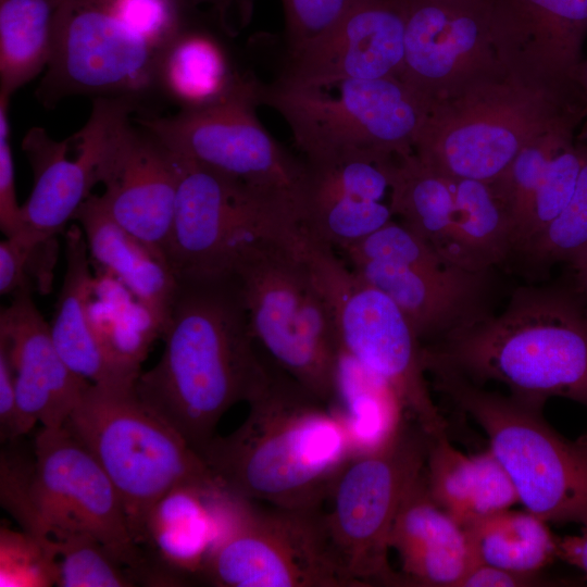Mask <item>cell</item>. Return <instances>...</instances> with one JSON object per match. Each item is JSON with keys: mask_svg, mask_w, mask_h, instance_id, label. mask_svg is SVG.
Wrapping results in <instances>:
<instances>
[{"mask_svg": "<svg viewBox=\"0 0 587 587\" xmlns=\"http://www.w3.org/2000/svg\"><path fill=\"white\" fill-rule=\"evenodd\" d=\"M161 337L163 353L135 390L198 453L222 416L263 386L271 363L257 352L232 272L176 276Z\"/></svg>", "mask_w": 587, "mask_h": 587, "instance_id": "cell-1", "label": "cell"}, {"mask_svg": "<svg viewBox=\"0 0 587 587\" xmlns=\"http://www.w3.org/2000/svg\"><path fill=\"white\" fill-rule=\"evenodd\" d=\"M247 403L245 421L226 436L215 435L198 454L237 498L321 510L357 453L341 413L272 363L265 383Z\"/></svg>", "mask_w": 587, "mask_h": 587, "instance_id": "cell-2", "label": "cell"}, {"mask_svg": "<svg viewBox=\"0 0 587 587\" xmlns=\"http://www.w3.org/2000/svg\"><path fill=\"white\" fill-rule=\"evenodd\" d=\"M423 350L470 380H494L544 409L551 397L587 408V312L555 288H517L505 309L488 314Z\"/></svg>", "mask_w": 587, "mask_h": 587, "instance_id": "cell-3", "label": "cell"}, {"mask_svg": "<svg viewBox=\"0 0 587 587\" xmlns=\"http://www.w3.org/2000/svg\"><path fill=\"white\" fill-rule=\"evenodd\" d=\"M585 118L578 89L533 86L504 71L432 104L413 151L446 176L492 183L527 143Z\"/></svg>", "mask_w": 587, "mask_h": 587, "instance_id": "cell-4", "label": "cell"}, {"mask_svg": "<svg viewBox=\"0 0 587 587\" xmlns=\"http://www.w3.org/2000/svg\"><path fill=\"white\" fill-rule=\"evenodd\" d=\"M252 336L268 361L323 402L337 398L340 347L328 303L296 240L262 239L235 258Z\"/></svg>", "mask_w": 587, "mask_h": 587, "instance_id": "cell-5", "label": "cell"}, {"mask_svg": "<svg viewBox=\"0 0 587 587\" xmlns=\"http://www.w3.org/2000/svg\"><path fill=\"white\" fill-rule=\"evenodd\" d=\"M422 359L435 390L486 433L519 503L547 523L587 527V446L554 430L542 409L488 391L425 351Z\"/></svg>", "mask_w": 587, "mask_h": 587, "instance_id": "cell-6", "label": "cell"}, {"mask_svg": "<svg viewBox=\"0 0 587 587\" xmlns=\"http://www.w3.org/2000/svg\"><path fill=\"white\" fill-rule=\"evenodd\" d=\"M64 426L111 479L140 547L149 513L166 492L186 484L221 485L185 438L139 399L135 386L90 384Z\"/></svg>", "mask_w": 587, "mask_h": 587, "instance_id": "cell-7", "label": "cell"}, {"mask_svg": "<svg viewBox=\"0 0 587 587\" xmlns=\"http://www.w3.org/2000/svg\"><path fill=\"white\" fill-rule=\"evenodd\" d=\"M260 104L276 110L308 163L413 151L428 110L399 77L296 86L261 85Z\"/></svg>", "mask_w": 587, "mask_h": 587, "instance_id": "cell-8", "label": "cell"}, {"mask_svg": "<svg viewBox=\"0 0 587 587\" xmlns=\"http://www.w3.org/2000/svg\"><path fill=\"white\" fill-rule=\"evenodd\" d=\"M302 241L330 309L340 352L386 383L405 415L428 436L447 433V423L429 391L423 344L403 311L338 259L334 249L307 235Z\"/></svg>", "mask_w": 587, "mask_h": 587, "instance_id": "cell-9", "label": "cell"}, {"mask_svg": "<svg viewBox=\"0 0 587 587\" xmlns=\"http://www.w3.org/2000/svg\"><path fill=\"white\" fill-rule=\"evenodd\" d=\"M429 437L405 416L384 445L352 455L330 489L324 523L358 587H404L388 560L389 537L407 491L424 470Z\"/></svg>", "mask_w": 587, "mask_h": 587, "instance_id": "cell-10", "label": "cell"}, {"mask_svg": "<svg viewBox=\"0 0 587 587\" xmlns=\"http://www.w3.org/2000/svg\"><path fill=\"white\" fill-rule=\"evenodd\" d=\"M177 159L180 175L165 250L175 276L228 273L246 245L301 236L294 203Z\"/></svg>", "mask_w": 587, "mask_h": 587, "instance_id": "cell-11", "label": "cell"}, {"mask_svg": "<svg viewBox=\"0 0 587 587\" xmlns=\"http://www.w3.org/2000/svg\"><path fill=\"white\" fill-rule=\"evenodd\" d=\"M139 108L124 99L95 98L80 133L96 154L100 200L126 230L166 262L180 166L175 153L149 128L133 125Z\"/></svg>", "mask_w": 587, "mask_h": 587, "instance_id": "cell-12", "label": "cell"}, {"mask_svg": "<svg viewBox=\"0 0 587 587\" xmlns=\"http://www.w3.org/2000/svg\"><path fill=\"white\" fill-rule=\"evenodd\" d=\"M34 454L29 489L38 523L33 536L55 553L57 544L72 535L92 537L141 583L149 560L135 542L122 500L93 454L65 426L41 427Z\"/></svg>", "mask_w": 587, "mask_h": 587, "instance_id": "cell-13", "label": "cell"}, {"mask_svg": "<svg viewBox=\"0 0 587 587\" xmlns=\"http://www.w3.org/2000/svg\"><path fill=\"white\" fill-rule=\"evenodd\" d=\"M199 579L218 587H358L327 533L323 510L247 502Z\"/></svg>", "mask_w": 587, "mask_h": 587, "instance_id": "cell-14", "label": "cell"}, {"mask_svg": "<svg viewBox=\"0 0 587 587\" xmlns=\"http://www.w3.org/2000/svg\"><path fill=\"white\" fill-rule=\"evenodd\" d=\"M261 85L215 105L135 121L178 158L289 201L300 212L305 164L290 155L258 118Z\"/></svg>", "mask_w": 587, "mask_h": 587, "instance_id": "cell-15", "label": "cell"}, {"mask_svg": "<svg viewBox=\"0 0 587 587\" xmlns=\"http://www.w3.org/2000/svg\"><path fill=\"white\" fill-rule=\"evenodd\" d=\"M158 51L107 11L86 9L54 26L53 47L35 97L53 109L68 97L124 99L140 116L164 103L155 82Z\"/></svg>", "mask_w": 587, "mask_h": 587, "instance_id": "cell-16", "label": "cell"}, {"mask_svg": "<svg viewBox=\"0 0 587 587\" xmlns=\"http://www.w3.org/2000/svg\"><path fill=\"white\" fill-rule=\"evenodd\" d=\"M403 61L399 78L428 108L505 70L491 38L487 0H401Z\"/></svg>", "mask_w": 587, "mask_h": 587, "instance_id": "cell-17", "label": "cell"}, {"mask_svg": "<svg viewBox=\"0 0 587 587\" xmlns=\"http://www.w3.org/2000/svg\"><path fill=\"white\" fill-rule=\"evenodd\" d=\"M503 68L521 82L577 89L574 74L587 35V0H487Z\"/></svg>", "mask_w": 587, "mask_h": 587, "instance_id": "cell-18", "label": "cell"}, {"mask_svg": "<svg viewBox=\"0 0 587 587\" xmlns=\"http://www.w3.org/2000/svg\"><path fill=\"white\" fill-rule=\"evenodd\" d=\"M403 38L401 0H357L328 30L286 55L276 80L311 86L399 77Z\"/></svg>", "mask_w": 587, "mask_h": 587, "instance_id": "cell-19", "label": "cell"}, {"mask_svg": "<svg viewBox=\"0 0 587 587\" xmlns=\"http://www.w3.org/2000/svg\"><path fill=\"white\" fill-rule=\"evenodd\" d=\"M0 349L14 372L18 437L37 423L63 427L91 383L65 363L30 291L14 294L1 309Z\"/></svg>", "mask_w": 587, "mask_h": 587, "instance_id": "cell-20", "label": "cell"}, {"mask_svg": "<svg viewBox=\"0 0 587 587\" xmlns=\"http://www.w3.org/2000/svg\"><path fill=\"white\" fill-rule=\"evenodd\" d=\"M348 265L396 302L422 344L489 314L486 292L490 271H471L446 257L411 264L362 260Z\"/></svg>", "mask_w": 587, "mask_h": 587, "instance_id": "cell-21", "label": "cell"}, {"mask_svg": "<svg viewBox=\"0 0 587 587\" xmlns=\"http://www.w3.org/2000/svg\"><path fill=\"white\" fill-rule=\"evenodd\" d=\"M245 502L221 485L186 484L166 492L149 513L141 546L160 585L199 577Z\"/></svg>", "mask_w": 587, "mask_h": 587, "instance_id": "cell-22", "label": "cell"}, {"mask_svg": "<svg viewBox=\"0 0 587 587\" xmlns=\"http://www.w3.org/2000/svg\"><path fill=\"white\" fill-rule=\"evenodd\" d=\"M389 548L399 557L404 586L459 587L476 564L465 528L432 498L425 466L400 504Z\"/></svg>", "mask_w": 587, "mask_h": 587, "instance_id": "cell-23", "label": "cell"}, {"mask_svg": "<svg viewBox=\"0 0 587 587\" xmlns=\"http://www.w3.org/2000/svg\"><path fill=\"white\" fill-rule=\"evenodd\" d=\"M22 149L34 184L22 205L20 232L37 238L57 237L97 184L95 150L79 132L58 141L41 127L26 133Z\"/></svg>", "mask_w": 587, "mask_h": 587, "instance_id": "cell-24", "label": "cell"}, {"mask_svg": "<svg viewBox=\"0 0 587 587\" xmlns=\"http://www.w3.org/2000/svg\"><path fill=\"white\" fill-rule=\"evenodd\" d=\"M64 239L65 272L50 323L55 347L68 367L91 384L135 386L137 378L113 360L92 329L89 300L95 277L80 226L70 225Z\"/></svg>", "mask_w": 587, "mask_h": 587, "instance_id": "cell-25", "label": "cell"}, {"mask_svg": "<svg viewBox=\"0 0 587 587\" xmlns=\"http://www.w3.org/2000/svg\"><path fill=\"white\" fill-rule=\"evenodd\" d=\"M74 220L84 233L90 260L132 292L162 333L176 288L168 263L120 225L98 195L83 202Z\"/></svg>", "mask_w": 587, "mask_h": 587, "instance_id": "cell-26", "label": "cell"}, {"mask_svg": "<svg viewBox=\"0 0 587 587\" xmlns=\"http://www.w3.org/2000/svg\"><path fill=\"white\" fill-rule=\"evenodd\" d=\"M155 82L162 101L179 110L222 103L260 83L239 68L221 38L187 28L158 51Z\"/></svg>", "mask_w": 587, "mask_h": 587, "instance_id": "cell-27", "label": "cell"}, {"mask_svg": "<svg viewBox=\"0 0 587 587\" xmlns=\"http://www.w3.org/2000/svg\"><path fill=\"white\" fill-rule=\"evenodd\" d=\"M425 477L434 501L463 527L519 503L492 452L464 453L450 442L448 433L429 437Z\"/></svg>", "mask_w": 587, "mask_h": 587, "instance_id": "cell-28", "label": "cell"}, {"mask_svg": "<svg viewBox=\"0 0 587 587\" xmlns=\"http://www.w3.org/2000/svg\"><path fill=\"white\" fill-rule=\"evenodd\" d=\"M453 178L454 212L441 253L471 271H490L514 250L512 215L492 183Z\"/></svg>", "mask_w": 587, "mask_h": 587, "instance_id": "cell-29", "label": "cell"}, {"mask_svg": "<svg viewBox=\"0 0 587 587\" xmlns=\"http://www.w3.org/2000/svg\"><path fill=\"white\" fill-rule=\"evenodd\" d=\"M388 203L394 216L441 253L454 212L452 177L425 164L414 151L396 155L390 165Z\"/></svg>", "mask_w": 587, "mask_h": 587, "instance_id": "cell-30", "label": "cell"}, {"mask_svg": "<svg viewBox=\"0 0 587 587\" xmlns=\"http://www.w3.org/2000/svg\"><path fill=\"white\" fill-rule=\"evenodd\" d=\"M464 528L476 564L538 572L558 558V537L546 521L527 510L507 509Z\"/></svg>", "mask_w": 587, "mask_h": 587, "instance_id": "cell-31", "label": "cell"}, {"mask_svg": "<svg viewBox=\"0 0 587 587\" xmlns=\"http://www.w3.org/2000/svg\"><path fill=\"white\" fill-rule=\"evenodd\" d=\"M49 0H2L0 95H12L49 63L54 37Z\"/></svg>", "mask_w": 587, "mask_h": 587, "instance_id": "cell-32", "label": "cell"}, {"mask_svg": "<svg viewBox=\"0 0 587 587\" xmlns=\"http://www.w3.org/2000/svg\"><path fill=\"white\" fill-rule=\"evenodd\" d=\"M394 217L389 203L304 189L301 230L332 249L345 250Z\"/></svg>", "mask_w": 587, "mask_h": 587, "instance_id": "cell-33", "label": "cell"}, {"mask_svg": "<svg viewBox=\"0 0 587 587\" xmlns=\"http://www.w3.org/2000/svg\"><path fill=\"white\" fill-rule=\"evenodd\" d=\"M587 155V139L576 136L551 160L527 207L515 223L514 250L521 251L567 205Z\"/></svg>", "mask_w": 587, "mask_h": 587, "instance_id": "cell-34", "label": "cell"}, {"mask_svg": "<svg viewBox=\"0 0 587 587\" xmlns=\"http://www.w3.org/2000/svg\"><path fill=\"white\" fill-rule=\"evenodd\" d=\"M519 252L538 266L566 262L574 267L587 257V155L567 205Z\"/></svg>", "mask_w": 587, "mask_h": 587, "instance_id": "cell-35", "label": "cell"}, {"mask_svg": "<svg viewBox=\"0 0 587 587\" xmlns=\"http://www.w3.org/2000/svg\"><path fill=\"white\" fill-rule=\"evenodd\" d=\"M392 159L358 155L321 163L304 161V189L382 201L390 189Z\"/></svg>", "mask_w": 587, "mask_h": 587, "instance_id": "cell-36", "label": "cell"}, {"mask_svg": "<svg viewBox=\"0 0 587 587\" xmlns=\"http://www.w3.org/2000/svg\"><path fill=\"white\" fill-rule=\"evenodd\" d=\"M578 126L579 124L564 125L534 139L519 152L504 174L492 182L512 215L514 228L551 160L559 150L575 139Z\"/></svg>", "mask_w": 587, "mask_h": 587, "instance_id": "cell-37", "label": "cell"}, {"mask_svg": "<svg viewBox=\"0 0 587 587\" xmlns=\"http://www.w3.org/2000/svg\"><path fill=\"white\" fill-rule=\"evenodd\" d=\"M58 239L34 238L23 233L0 242V292L49 294L58 261Z\"/></svg>", "mask_w": 587, "mask_h": 587, "instance_id": "cell-38", "label": "cell"}, {"mask_svg": "<svg viewBox=\"0 0 587 587\" xmlns=\"http://www.w3.org/2000/svg\"><path fill=\"white\" fill-rule=\"evenodd\" d=\"M60 587H129L137 585L133 573L96 539L76 535L58 548Z\"/></svg>", "mask_w": 587, "mask_h": 587, "instance_id": "cell-39", "label": "cell"}, {"mask_svg": "<svg viewBox=\"0 0 587 587\" xmlns=\"http://www.w3.org/2000/svg\"><path fill=\"white\" fill-rule=\"evenodd\" d=\"M59 559L25 530L0 529V586L50 587L57 585Z\"/></svg>", "mask_w": 587, "mask_h": 587, "instance_id": "cell-40", "label": "cell"}, {"mask_svg": "<svg viewBox=\"0 0 587 587\" xmlns=\"http://www.w3.org/2000/svg\"><path fill=\"white\" fill-rule=\"evenodd\" d=\"M357 0H282L286 55L328 30Z\"/></svg>", "mask_w": 587, "mask_h": 587, "instance_id": "cell-41", "label": "cell"}, {"mask_svg": "<svg viewBox=\"0 0 587 587\" xmlns=\"http://www.w3.org/2000/svg\"><path fill=\"white\" fill-rule=\"evenodd\" d=\"M109 13L143 37L157 51L184 29L177 24L168 0H113Z\"/></svg>", "mask_w": 587, "mask_h": 587, "instance_id": "cell-42", "label": "cell"}, {"mask_svg": "<svg viewBox=\"0 0 587 587\" xmlns=\"http://www.w3.org/2000/svg\"><path fill=\"white\" fill-rule=\"evenodd\" d=\"M10 98L0 95V227L12 237L22 227V207L15 192L14 162L10 147Z\"/></svg>", "mask_w": 587, "mask_h": 587, "instance_id": "cell-43", "label": "cell"}, {"mask_svg": "<svg viewBox=\"0 0 587 587\" xmlns=\"http://www.w3.org/2000/svg\"><path fill=\"white\" fill-rule=\"evenodd\" d=\"M550 585H557V580L545 577L541 571L516 572L475 564L463 577L459 587H539Z\"/></svg>", "mask_w": 587, "mask_h": 587, "instance_id": "cell-44", "label": "cell"}, {"mask_svg": "<svg viewBox=\"0 0 587 587\" xmlns=\"http://www.w3.org/2000/svg\"><path fill=\"white\" fill-rule=\"evenodd\" d=\"M0 435L1 440H15L17 434V404L14 372L0 349Z\"/></svg>", "mask_w": 587, "mask_h": 587, "instance_id": "cell-45", "label": "cell"}, {"mask_svg": "<svg viewBox=\"0 0 587 587\" xmlns=\"http://www.w3.org/2000/svg\"><path fill=\"white\" fill-rule=\"evenodd\" d=\"M557 555L587 576V527L580 535L558 537Z\"/></svg>", "mask_w": 587, "mask_h": 587, "instance_id": "cell-46", "label": "cell"}, {"mask_svg": "<svg viewBox=\"0 0 587 587\" xmlns=\"http://www.w3.org/2000/svg\"><path fill=\"white\" fill-rule=\"evenodd\" d=\"M574 83L583 98L585 115L587 118V59L582 60L574 74Z\"/></svg>", "mask_w": 587, "mask_h": 587, "instance_id": "cell-47", "label": "cell"}, {"mask_svg": "<svg viewBox=\"0 0 587 587\" xmlns=\"http://www.w3.org/2000/svg\"><path fill=\"white\" fill-rule=\"evenodd\" d=\"M577 272L579 289L583 294V303L587 312V257L574 266Z\"/></svg>", "mask_w": 587, "mask_h": 587, "instance_id": "cell-48", "label": "cell"}, {"mask_svg": "<svg viewBox=\"0 0 587 587\" xmlns=\"http://www.w3.org/2000/svg\"><path fill=\"white\" fill-rule=\"evenodd\" d=\"M214 2L222 8L224 4H230L232 0H214Z\"/></svg>", "mask_w": 587, "mask_h": 587, "instance_id": "cell-49", "label": "cell"}, {"mask_svg": "<svg viewBox=\"0 0 587 587\" xmlns=\"http://www.w3.org/2000/svg\"><path fill=\"white\" fill-rule=\"evenodd\" d=\"M584 445L587 446V435H584L582 437L578 438Z\"/></svg>", "mask_w": 587, "mask_h": 587, "instance_id": "cell-50", "label": "cell"}]
</instances>
